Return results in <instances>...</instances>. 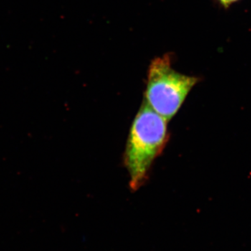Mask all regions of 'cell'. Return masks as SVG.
Listing matches in <instances>:
<instances>
[{"label": "cell", "instance_id": "cell-1", "mask_svg": "<svg viewBox=\"0 0 251 251\" xmlns=\"http://www.w3.org/2000/svg\"><path fill=\"white\" fill-rule=\"evenodd\" d=\"M168 139V121L143 101L130 127L124 156L130 189L137 191L145 184Z\"/></svg>", "mask_w": 251, "mask_h": 251}, {"label": "cell", "instance_id": "cell-2", "mask_svg": "<svg viewBox=\"0 0 251 251\" xmlns=\"http://www.w3.org/2000/svg\"><path fill=\"white\" fill-rule=\"evenodd\" d=\"M200 81V77L189 76L175 71L172 67V58L168 54L156 57L149 67L144 102L170 121Z\"/></svg>", "mask_w": 251, "mask_h": 251}, {"label": "cell", "instance_id": "cell-3", "mask_svg": "<svg viewBox=\"0 0 251 251\" xmlns=\"http://www.w3.org/2000/svg\"><path fill=\"white\" fill-rule=\"evenodd\" d=\"M218 1L224 7L227 9V8H228L229 6H230L234 3L237 2L239 0H218Z\"/></svg>", "mask_w": 251, "mask_h": 251}]
</instances>
